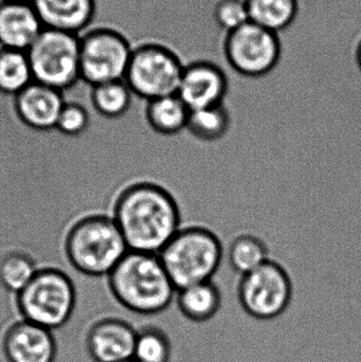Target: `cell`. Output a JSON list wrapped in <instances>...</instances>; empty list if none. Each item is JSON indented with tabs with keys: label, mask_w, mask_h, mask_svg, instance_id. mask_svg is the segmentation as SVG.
<instances>
[{
	"label": "cell",
	"mask_w": 361,
	"mask_h": 362,
	"mask_svg": "<svg viewBox=\"0 0 361 362\" xmlns=\"http://www.w3.org/2000/svg\"><path fill=\"white\" fill-rule=\"evenodd\" d=\"M2 353L8 362H54L57 340L50 329L21 318L6 329Z\"/></svg>",
	"instance_id": "4fadbf2b"
},
{
	"label": "cell",
	"mask_w": 361,
	"mask_h": 362,
	"mask_svg": "<svg viewBox=\"0 0 361 362\" xmlns=\"http://www.w3.org/2000/svg\"><path fill=\"white\" fill-rule=\"evenodd\" d=\"M176 302L188 318L205 321L211 318L220 304V291L214 281L191 285L176 293Z\"/></svg>",
	"instance_id": "d6986e66"
},
{
	"label": "cell",
	"mask_w": 361,
	"mask_h": 362,
	"mask_svg": "<svg viewBox=\"0 0 361 362\" xmlns=\"http://www.w3.org/2000/svg\"><path fill=\"white\" fill-rule=\"evenodd\" d=\"M122 362H139V361H136V359L131 358V359H129V361H122Z\"/></svg>",
	"instance_id": "f546056e"
},
{
	"label": "cell",
	"mask_w": 361,
	"mask_h": 362,
	"mask_svg": "<svg viewBox=\"0 0 361 362\" xmlns=\"http://www.w3.org/2000/svg\"><path fill=\"white\" fill-rule=\"evenodd\" d=\"M1 1L23 2V4H31L32 0H1Z\"/></svg>",
	"instance_id": "f1b7e54d"
},
{
	"label": "cell",
	"mask_w": 361,
	"mask_h": 362,
	"mask_svg": "<svg viewBox=\"0 0 361 362\" xmlns=\"http://www.w3.org/2000/svg\"><path fill=\"white\" fill-rule=\"evenodd\" d=\"M76 303L71 279L59 268H40L31 282L16 295L21 318L55 331L67 325Z\"/></svg>",
	"instance_id": "5b68a950"
},
{
	"label": "cell",
	"mask_w": 361,
	"mask_h": 362,
	"mask_svg": "<svg viewBox=\"0 0 361 362\" xmlns=\"http://www.w3.org/2000/svg\"><path fill=\"white\" fill-rule=\"evenodd\" d=\"M213 18L226 34L250 21L245 0H218L214 6Z\"/></svg>",
	"instance_id": "4316f807"
},
{
	"label": "cell",
	"mask_w": 361,
	"mask_h": 362,
	"mask_svg": "<svg viewBox=\"0 0 361 362\" xmlns=\"http://www.w3.org/2000/svg\"><path fill=\"white\" fill-rule=\"evenodd\" d=\"M355 59L356 64H357L358 68H360L361 71V37L360 38V40H358L357 46H356Z\"/></svg>",
	"instance_id": "83f0119b"
},
{
	"label": "cell",
	"mask_w": 361,
	"mask_h": 362,
	"mask_svg": "<svg viewBox=\"0 0 361 362\" xmlns=\"http://www.w3.org/2000/svg\"><path fill=\"white\" fill-rule=\"evenodd\" d=\"M134 47L110 27L86 30L80 35L81 80L91 87L124 80Z\"/></svg>",
	"instance_id": "ba28073f"
},
{
	"label": "cell",
	"mask_w": 361,
	"mask_h": 362,
	"mask_svg": "<svg viewBox=\"0 0 361 362\" xmlns=\"http://www.w3.org/2000/svg\"><path fill=\"white\" fill-rule=\"evenodd\" d=\"M42 30L31 4L0 0V48L27 52Z\"/></svg>",
	"instance_id": "2e32d148"
},
{
	"label": "cell",
	"mask_w": 361,
	"mask_h": 362,
	"mask_svg": "<svg viewBox=\"0 0 361 362\" xmlns=\"http://www.w3.org/2000/svg\"><path fill=\"white\" fill-rule=\"evenodd\" d=\"M230 127V115L224 104L191 110L186 131L199 141L212 144L223 139Z\"/></svg>",
	"instance_id": "44dd1931"
},
{
	"label": "cell",
	"mask_w": 361,
	"mask_h": 362,
	"mask_svg": "<svg viewBox=\"0 0 361 362\" xmlns=\"http://www.w3.org/2000/svg\"><path fill=\"white\" fill-rule=\"evenodd\" d=\"M279 35L256 23H249L226 34L224 54L231 70L249 80L271 74L281 59Z\"/></svg>",
	"instance_id": "9c48e42d"
},
{
	"label": "cell",
	"mask_w": 361,
	"mask_h": 362,
	"mask_svg": "<svg viewBox=\"0 0 361 362\" xmlns=\"http://www.w3.org/2000/svg\"><path fill=\"white\" fill-rule=\"evenodd\" d=\"M137 329L134 359L139 362H167L170 344L165 336L155 327L134 325Z\"/></svg>",
	"instance_id": "d4e9b609"
},
{
	"label": "cell",
	"mask_w": 361,
	"mask_h": 362,
	"mask_svg": "<svg viewBox=\"0 0 361 362\" xmlns=\"http://www.w3.org/2000/svg\"><path fill=\"white\" fill-rule=\"evenodd\" d=\"M129 250L159 255L182 229L173 196L156 183L135 181L120 189L112 208Z\"/></svg>",
	"instance_id": "6da1fadb"
},
{
	"label": "cell",
	"mask_w": 361,
	"mask_h": 362,
	"mask_svg": "<svg viewBox=\"0 0 361 362\" xmlns=\"http://www.w3.org/2000/svg\"><path fill=\"white\" fill-rule=\"evenodd\" d=\"M177 291L213 280L224 263L225 249L215 234L201 227H184L159 252Z\"/></svg>",
	"instance_id": "277c9868"
},
{
	"label": "cell",
	"mask_w": 361,
	"mask_h": 362,
	"mask_svg": "<svg viewBox=\"0 0 361 362\" xmlns=\"http://www.w3.org/2000/svg\"><path fill=\"white\" fill-rule=\"evenodd\" d=\"M37 262L25 250H10L0 257V285L18 295L35 276Z\"/></svg>",
	"instance_id": "cb8c5ba5"
},
{
	"label": "cell",
	"mask_w": 361,
	"mask_h": 362,
	"mask_svg": "<svg viewBox=\"0 0 361 362\" xmlns=\"http://www.w3.org/2000/svg\"><path fill=\"white\" fill-rule=\"evenodd\" d=\"M27 54L35 82L63 93L81 80L80 35L44 28Z\"/></svg>",
	"instance_id": "52a82bcc"
},
{
	"label": "cell",
	"mask_w": 361,
	"mask_h": 362,
	"mask_svg": "<svg viewBox=\"0 0 361 362\" xmlns=\"http://www.w3.org/2000/svg\"><path fill=\"white\" fill-rule=\"evenodd\" d=\"M90 127V115L85 106L76 102H65L55 131L67 138H78Z\"/></svg>",
	"instance_id": "484cf974"
},
{
	"label": "cell",
	"mask_w": 361,
	"mask_h": 362,
	"mask_svg": "<svg viewBox=\"0 0 361 362\" xmlns=\"http://www.w3.org/2000/svg\"><path fill=\"white\" fill-rule=\"evenodd\" d=\"M46 29L81 35L89 29L97 13V0H32Z\"/></svg>",
	"instance_id": "9a60e30c"
},
{
	"label": "cell",
	"mask_w": 361,
	"mask_h": 362,
	"mask_svg": "<svg viewBox=\"0 0 361 362\" xmlns=\"http://www.w3.org/2000/svg\"><path fill=\"white\" fill-rule=\"evenodd\" d=\"M63 246L70 265L95 278L107 276L129 251L110 213H91L76 219Z\"/></svg>",
	"instance_id": "3957f363"
},
{
	"label": "cell",
	"mask_w": 361,
	"mask_h": 362,
	"mask_svg": "<svg viewBox=\"0 0 361 362\" xmlns=\"http://www.w3.org/2000/svg\"><path fill=\"white\" fill-rule=\"evenodd\" d=\"M251 23L279 33L288 29L298 14V0H245Z\"/></svg>",
	"instance_id": "ffe728a7"
},
{
	"label": "cell",
	"mask_w": 361,
	"mask_h": 362,
	"mask_svg": "<svg viewBox=\"0 0 361 362\" xmlns=\"http://www.w3.org/2000/svg\"><path fill=\"white\" fill-rule=\"evenodd\" d=\"M33 81L25 51L0 48V93L14 98Z\"/></svg>",
	"instance_id": "603a6c76"
},
{
	"label": "cell",
	"mask_w": 361,
	"mask_h": 362,
	"mask_svg": "<svg viewBox=\"0 0 361 362\" xmlns=\"http://www.w3.org/2000/svg\"><path fill=\"white\" fill-rule=\"evenodd\" d=\"M268 261L266 245L251 234L237 236L225 248V263L239 276L258 269Z\"/></svg>",
	"instance_id": "ac0fdd59"
},
{
	"label": "cell",
	"mask_w": 361,
	"mask_h": 362,
	"mask_svg": "<svg viewBox=\"0 0 361 362\" xmlns=\"http://www.w3.org/2000/svg\"><path fill=\"white\" fill-rule=\"evenodd\" d=\"M239 296L250 315L271 319L288 308L292 298V283L279 264L268 261L239 278Z\"/></svg>",
	"instance_id": "30bf717a"
},
{
	"label": "cell",
	"mask_w": 361,
	"mask_h": 362,
	"mask_svg": "<svg viewBox=\"0 0 361 362\" xmlns=\"http://www.w3.org/2000/svg\"><path fill=\"white\" fill-rule=\"evenodd\" d=\"M137 329L121 318L100 319L90 327L86 337L89 356L95 362H122L134 357Z\"/></svg>",
	"instance_id": "7c38bea8"
},
{
	"label": "cell",
	"mask_w": 361,
	"mask_h": 362,
	"mask_svg": "<svg viewBox=\"0 0 361 362\" xmlns=\"http://www.w3.org/2000/svg\"><path fill=\"white\" fill-rule=\"evenodd\" d=\"M134 97L124 80L91 87V103L95 112L104 118L119 119L125 116L133 106Z\"/></svg>",
	"instance_id": "7402d4cb"
},
{
	"label": "cell",
	"mask_w": 361,
	"mask_h": 362,
	"mask_svg": "<svg viewBox=\"0 0 361 362\" xmlns=\"http://www.w3.org/2000/svg\"><path fill=\"white\" fill-rule=\"evenodd\" d=\"M184 64L170 47L146 42L134 47L124 81L144 102L177 95Z\"/></svg>",
	"instance_id": "8992f818"
},
{
	"label": "cell",
	"mask_w": 361,
	"mask_h": 362,
	"mask_svg": "<svg viewBox=\"0 0 361 362\" xmlns=\"http://www.w3.org/2000/svg\"><path fill=\"white\" fill-rule=\"evenodd\" d=\"M114 299L135 316H152L175 299L174 286L158 255L129 250L107 276Z\"/></svg>",
	"instance_id": "7a4b0ae2"
},
{
	"label": "cell",
	"mask_w": 361,
	"mask_h": 362,
	"mask_svg": "<svg viewBox=\"0 0 361 362\" xmlns=\"http://www.w3.org/2000/svg\"><path fill=\"white\" fill-rule=\"evenodd\" d=\"M230 88L228 74L211 61H194L184 65L177 95L189 110L224 104Z\"/></svg>",
	"instance_id": "8fae6325"
},
{
	"label": "cell",
	"mask_w": 361,
	"mask_h": 362,
	"mask_svg": "<svg viewBox=\"0 0 361 362\" xmlns=\"http://www.w3.org/2000/svg\"><path fill=\"white\" fill-rule=\"evenodd\" d=\"M190 112L177 95L146 102L143 108L146 124L161 136H175L186 131Z\"/></svg>",
	"instance_id": "e0dca14e"
},
{
	"label": "cell",
	"mask_w": 361,
	"mask_h": 362,
	"mask_svg": "<svg viewBox=\"0 0 361 362\" xmlns=\"http://www.w3.org/2000/svg\"><path fill=\"white\" fill-rule=\"evenodd\" d=\"M15 115L28 129L50 132L57 127L63 108V93L33 82L13 98Z\"/></svg>",
	"instance_id": "5bb4252c"
}]
</instances>
